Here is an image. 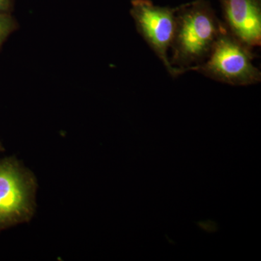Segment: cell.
Here are the masks:
<instances>
[{"label": "cell", "mask_w": 261, "mask_h": 261, "mask_svg": "<svg viewBox=\"0 0 261 261\" xmlns=\"http://www.w3.org/2000/svg\"><path fill=\"white\" fill-rule=\"evenodd\" d=\"M221 4L228 32L250 49L260 46V0H221Z\"/></svg>", "instance_id": "obj_5"}, {"label": "cell", "mask_w": 261, "mask_h": 261, "mask_svg": "<svg viewBox=\"0 0 261 261\" xmlns=\"http://www.w3.org/2000/svg\"><path fill=\"white\" fill-rule=\"evenodd\" d=\"M18 24L10 14L0 13V48L8 38L15 32Z\"/></svg>", "instance_id": "obj_6"}, {"label": "cell", "mask_w": 261, "mask_h": 261, "mask_svg": "<svg viewBox=\"0 0 261 261\" xmlns=\"http://www.w3.org/2000/svg\"><path fill=\"white\" fill-rule=\"evenodd\" d=\"M4 150V147H3V143H2L1 140H0V152H3Z\"/></svg>", "instance_id": "obj_8"}, {"label": "cell", "mask_w": 261, "mask_h": 261, "mask_svg": "<svg viewBox=\"0 0 261 261\" xmlns=\"http://www.w3.org/2000/svg\"><path fill=\"white\" fill-rule=\"evenodd\" d=\"M37 190L34 173L16 158L0 160V233L32 219Z\"/></svg>", "instance_id": "obj_2"}, {"label": "cell", "mask_w": 261, "mask_h": 261, "mask_svg": "<svg viewBox=\"0 0 261 261\" xmlns=\"http://www.w3.org/2000/svg\"><path fill=\"white\" fill-rule=\"evenodd\" d=\"M11 0H0V13L1 14H10Z\"/></svg>", "instance_id": "obj_7"}, {"label": "cell", "mask_w": 261, "mask_h": 261, "mask_svg": "<svg viewBox=\"0 0 261 261\" xmlns=\"http://www.w3.org/2000/svg\"><path fill=\"white\" fill-rule=\"evenodd\" d=\"M224 28V23L204 0L178 7L171 46V65L183 73L191 71L207 58Z\"/></svg>", "instance_id": "obj_1"}, {"label": "cell", "mask_w": 261, "mask_h": 261, "mask_svg": "<svg viewBox=\"0 0 261 261\" xmlns=\"http://www.w3.org/2000/svg\"><path fill=\"white\" fill-rule=\"evenodd\" d=\"M253 59L252 49L235 39L224 25L209 56L191 71L230 85H252L261 80Z\"/></svg>", "instance_id": "obj_3"}, {"label": "cell", "mask_w": 261, "mask_h": 261, "mask_svg": "<svg viewBox=\"0 0 261 261\" xmlns=\"http://www.w3.org/2000/svg\"><path fill=\"white\" fill-rule=\"evenodd\" d=\"M176 13V8L156 6L149 0L132 2L130 15L137 32L173 77L184 73L173 68L168 56L174 35Z\"/></svg>", "instance_id": "obj_4"}]
</instances>
